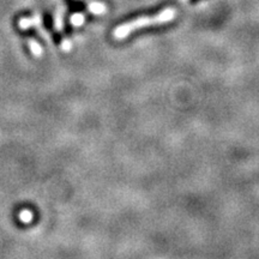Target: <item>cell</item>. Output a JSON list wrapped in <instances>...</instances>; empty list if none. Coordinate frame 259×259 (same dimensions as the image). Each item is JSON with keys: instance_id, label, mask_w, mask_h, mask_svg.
<instances>
[{"instance_id": "8992f818", "label": "cell", "mask_w": 259, "mask_h": 259, "mask_svg": "<svg viewBox=\"0 0 259 259\" xmlns=\"http://www.w3.org/2000/svg\"><path fill=\"white\" fill-rule=\"evenodd\" d=\"M30 51L32 52V54H35V56H40L42 53L41 46L36 41H30Z\"/></svg>"}, {"instance_id": "5b68a950", "label": "cell", "mask_w": 259, "mask_h": 259, "mask_svg": "<svg viewBox=\"0 0 259 259\" xmlns=\"http://www.w3.org/2000/svg\"><path fill=\"white\" fill-rule=\"evenodd\" d=\"M44 25L46 28V30H52L53 29V19H52V16L50 14H45L44 16Z\"/></svg>"}, {"instance_id": "52a82bcc", "label": "cell", "mask_w": 259, "mask_h": 259, "mask_svg": "<svg viewBox=\"0 0 259 259\" xmlns=\"http://www.w3.org/2000/svg\"><path fill=\"white\" fill-rule=\"evenodd\" d=\"M197 2H199V0H191V3H197Z\"/></svg>"}, {"instance_id": "6da1fadb", "label": "cell", "mask_w": 259, "mask_h": 259, "mask_svg": "<svg viewBox=\"0 0 259 259\" xmlns=\"http://www.w3.org/2000/svg\"><path fill=\"white\" fill-rule=\"evenodd\" d=\"M176 10L171 8H167L156 12V14H143L141 16H136L131 18L128 22H125L120 25H118L113 31V37L116 40H122L127 37L132 31L139 30L143 27H149V25H160L167 22L173 21L176 17Z\"/></svg>"}, {"instance_id": "277c9868", "label": "cell", "mask_w": 259, "mask_h": 259, "mask_svg": "<svg viewBox=\"0 0 259 259\" xmlns=\"http://www.w3.org/2000/svg\"><path fill=\"white\" fill-rule=\"evenodd\" d=\"M70 22L73 25H82L84 23V16L82 14H79V12H77V14H74L72 17L70 18Z\"/></svg>"}, {"instance_id": "3957f363", "label": "cell", "mask_w": 259, "mask_h": 259, "mask_svg": "<svg viewBox=\"0 0 259 259\" xmlns=\"http://www.w3.org/2000/svg\"><path fill=\"white\" fill-rule=\"evenodd\" d=\"M89 10L93 12V14L101 15L106 11V6H105V4H102V3L96 2V3H93V4L89 5Z\"/></svg>"}, {"instance_id": "7a4b0ae2", "label": "cell", "mask_w": 259, "mask_h": 259, "mask_svg": "<svg viewBox=\"0 0 259 259\" xmlns=\"http://www.w3.org/2000/svg\"><path fill=\"white\" fill-rule=\"evenodd\" d=\"M32 218H34V215H32L31 210L29 209L21 210V212L18 213V219L23 223H30L32 221Z\"/></svg>"}]
</instances>
